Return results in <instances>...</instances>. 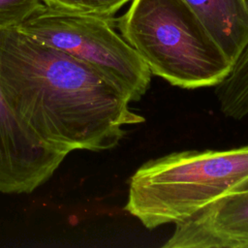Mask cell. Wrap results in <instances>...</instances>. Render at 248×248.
I'll return each instance as SVG.
<instances>
[{
  "label": "cell",
  "instance_id": "cell-7",
  "mask_svg": "<svg viewBox=\"0 0 248 248\" xmlns=\"http://www.w3.org/2000/svg\"><path fill=\"white\" fill-rule=\"evenodd\" d=\"M231 64L248 42V9L242 0H183Z\"/></svg>",
  "mask_w": 248,
  "mask_h": 248
},
{
  "label": "cell",
  "instance_id": "cell-10",
  "mask_svg": "<svg viewBox=\"0 0 248 248\" xmlns=\"http://www.w3.org/2000/svg\"><path fill=\"white\" fill-rule=\"evenodd\" d=\"M130 0H81L83 12L104 17H113L114 14Z\"/></svg>",
  "mask_w": 248,
  "mask_h": 248
},
{
  "label": "cell",
  "instance_id": "cell-11",
  "mask_svg": "<svg viewBox=\"0 0 248 248\" xmlns=\"http://www.w3.org/2000/svg\"><path fill=\"white\" fill-rule=\"evenodd\" d=\"M46 6L67 12L84 13L81 0H41Z\"/></svg>",
  "mask_w": 248,
  "mask_h": 248
},
{
  "label": "cell",
  "instance_id": "cell-2",
  "mask_svg": "<svg viewBox=\"0 0 248 248\" xmlns=\"http://www.w3.org/2000/svg\"><path fill=\"white\" fill-rule=\"evenodd\" d=\"M248 190V144L187 150L141 165L129 181L124 209L147 229L184 221L206 205Z\"/></svg>",
  "mask_w": 248,
  "mask_h": 248
},
{
  "label": "cell",
  "instance_id": "cell-9",
  "mask_svg": "<svg viewBox=\"0 0 248 248\" xmlns=\"http://www.w3.org/2000/svg\"><path fill=\"white\" fill-rule=\"evenodd\" d=\"M43 5L41 0H0V29L15 28Z\"/></svg>",
  "mask_w": 248,
  "mask_h": 248
},
{
  "label": "cell",
  "instance_id": "cell-8",
  "mask_svg": "<svg viewBox=\"0 0 248 248\" xmlns=\"http://www.w3.org/2000/svg\"><path fill=\"white\" fill-rule=\"evenodd\" d=\"M215 93L226 116L241 119L248 114V42L227 76L215 85Z\"/></svg>",
  "mask_w": 248,
  "mask_h": 248
},
{
  "label": "cell",
  "instance_id": "cell-1",
  "mask_svg": "<svg viewBox=\"0 0 248 248\" xmlns=\"http://www.w3.org/2000/svg\"><path fill=\"white\" fill-rule=\"evenodd\" d=\"M0 87L20 119L66 155L113 148L124 126L145 120L130 109L127 95L90 65L16 28L0 29Z\"/></svg>",
  "mask_w": 248,
  "mask_h": 248
},
{
  "label": "cell",
  "instance_id": "cell-4",
  "mask_svg": "<svg viewBox=\"0 0 248 248\" xmlns=\"http://www.w3.org/2000/svg\"><path fill=\"white\" fill-rule=\"evenodd\" d=\"M15 28L90 65L131 102L139 101L149 87V68L115 31L113 17L56 10L44 4Z\"/></svg>",
  "mask_w": 248,
  "mask_h": 248
},
{
  "label": "cell",
  "instance_id": "cell-6",
  "mask_svg": "<svg viewBox=\"0 0 248 248\" xmlns=\"http://www.w3.org/2000/svg\"><path fill=\"white\" fill-rule=\"evenodd\" d=\"M164 248H248V190L226 196L175 224Z\"/></svg>",
  "mask_w": 248,
  "mask_h": 248
},
{
  "label": "cell",
  "instance_id": "cell-5",
  "mask_svg": "<svg viewBox=\"0 0 248 248\" xmlns=\"http://www.w3.org/2000/svg\"><path fill=\"white\" fill-rule=\"evenodd\" d=\"M66 156L20 119L0 87V192L32 193L52 176Z\"/></svg>",
  "mask_w": 248,
  "mask_h": 248
},
{
  "label": "cell",
  "instance_id": "cell-3",
  "mask_svg": "<svg viewBox=\"0 0 248 248\" xmlns=\"http://www.w3.org/2000/svg\"><path fill=\"white\" fill-rule=\"evenodd\" d=\"M114 25L151 74L174 86H215L232 67L183 0H132Z\"/></svg>",
  "mask_w": 248,
  "mask_h": 248
}]
</instances>
